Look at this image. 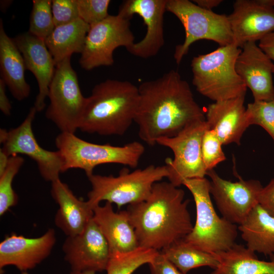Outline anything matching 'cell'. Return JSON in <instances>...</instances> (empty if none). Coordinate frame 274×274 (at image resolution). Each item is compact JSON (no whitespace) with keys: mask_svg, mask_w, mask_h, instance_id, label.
<instances>
[{"mask_svg":"<svg viewBox=\"0 0 274 274\" xmlns=\"http://www.w3.org/2000/svg\"><path fill=\"white\" fill-rule=\"evenodd\" d=\"M138 89L134 122L139 138L149 146L160 138L175 136L191 123L206 120L189 84L177 71L144 82Z\"/></svg>","mask_w":274,"mask_h":274,"instance_id":"obj_1","label":"cell"},{"mask_svg":"<svg viewBox=\"0 0 274 274\" xmlns=\"http://www.w3.org/2000/svg\"><path fill=\"white\" fill-rule=\"evenodd\" d=\"M185 192L168 182L155 183L148 197L127 211L140 247L160 251L183 240L193 228Z\"/></svg>","mask_w":274,"mask_h":274,"instance_id":"obj_2","label":"cell"},{"mask_svg":"<svg viewBox=\"0 0 274 274\" xmlns=\"http://www.w3.org/2000/svg\"><path fill=\"white\" fill-rule=\"evenodd\" d=\"M138 100V87L131 82H101L87 97L79 129L100 135H122L134 122Z\"/></svg>","mask_w":274,"mask_h":274,"instance_id":"obj_3","label":"cell"},{"mask_svg":"<svg viewBox=\"0 0 274 274\" xmlns=\"http://www.w3.org/2000/svg\"><path fill=\"white\" fill-rule=\"evenodd\" d=\"M241 50L232 44L194 57L191 67L196 90L214 101L245 96L247 87L235 67Z\"/></svg>","mask_w":274,"mask_h":274,"instance_id":"obj_4","label":"cell"},{"mask_svg":"<svg viewBox=\"0 0 274 274\" xmlns=\"http://www.w3.org/2000/svg\"><path fill=\"white\" fill-rule=\"evenodd\" d=\"M185 186L191 193L196 207V221L184 241L195 248L215 254L234 244L237 225L217 214L211 198L210 181L206 178L187 179Z\"/></svg>","mask_w":274,"mask_h":274,"instance_id":"obj_5","label":"cell"},{"mask_svg":"<svg viewBox=\"0 0 274 274\" xmlns=\"http://www.w3.org/2000/svg\"><path fill=\"white\" fill-rule=\"evenodd\" d=\"M63 159V172L70 169L84 170L87 177L99 165L116 163L135 168L145 152V147L134 141L122 146L87 142L75 133L60 132L55 140Z\"/></svg>","mask_w":274,"mask_h":274,"instance_id":"obj_6","label":"cell"},{"mask_svg":"<svg viewBox=\"0 0 274 274\" xmlns=\"http://www.w3.org/2000/svg\"><path fill=\"white\" fill-rule=\"evenodd\" d=\"M168 176L166 164H151L132 172L123 169L116 177L93 174L87 177L91 185L87 201L93 209L102 200L117 204L118 209L139 203L148 197L155 183Z\"/></svg>","mask_w":274,"mask_h":274,"instance_id":"obj_7","label":"cell"},{"mask_svg":"<svg viewBox=\"0 0 274 274\" xmlns=\"http://www.w3.org/2000/svg\"><path fill=\"white\" fill-rule=\"evenodd\" d=\"M166 11L177 17L185 32L184 41L175 50L174 57L178 64L197 41H212L220 47L233 44L228 15L203 9L188 0H167Z\"/></svg>","mask_w":274,"mask_h":274,"instance_id":"obj_8","label":"cell"},{"mask_svg":"<svg viewBox=\"0 0 274 274\" xmlns=\"http://www.w3.org/2000/svg\"><path fill=\"white\" fill-rule=\"evenodd\" d=\"M49 104L45 116L61 132L75 133L79 129L87 97L82 93L71 57L56 65L49 88Z\"/></svg>","mask_w":274,"mask_h":274,"instance_id":"obj_9","label":"cell"},{"mask_svg":"<svg viewBox=\"0 0 274 274\" xmlns=\"http://www.w3.org/2000/svg\"><path fill=\"white\" fill-rule=\"evenodd\" d=\"M209 128L206 120L194 121L187 125L177 135L159 139L156 144L170 149L174 159L165 160L170 183L176 187L183 185L187 179L204 178L201 150L202 136Z\"/></svg>","mask_w":274,"mask_h":274,"instance_id":"obj_10","label":"cell"},{"mask_svg":"<svg viewBox=\"0 0 274 274\" xmlns=\"http://www.w3.org/2000/svg\"><path fill=\"white\" fill-rule=\"evenodd\" d=\"M130 19L118 13L90 25L79 59L81 67L90 71L113 65L115 50L120 47L127 49L134 43Z\"/></svg>","mask_w":274,"mask_h":274,"instance_id":"obj_11","label":"cell"},{"mask_svg":"<svg viewBox=\"0 0 274 274\" xmlns=\"http://www.w3.org/2000/svg\"><path fill=\"white\" fill-rule=\"evenodd\" d=\"M37 112L31 107L23 121L17 127L7 131L0 130L2 151L9 156L18 154L27 156L35 161L42 177L51 183L59 179L63 173V159L60 152L49 151L38 143L32 125Z\"/></svg>","mask_w":274,"mask_h":274,"instance_id":"obj_12","label":"cell"},{"mask_svg":"<svg viewBox=\"0 0 274 274\" xmlns=\"http://www.w3.org/2000/svg\"><path fill=\"white\" fill-rule=\"evenodd\" d=\"M211 179L210 191L224 218L234 224H241L258 203L263 186L255 180L231 182L220 177L214 169L207 173Z\"/></svg>","mask_w":274,"mask_h":274,"instance_id":"obj_13","label":"cell"},{"mask_svg":"<svg viewBox=\"0 0 274 274\" xmlns=\"http://www.w3.org/2000/svg\"><path fill=\"white\" fill-rule=\"evenodd\" d=\"M62 250L73 271H102L111 256L108 243L93 218L81 233L67 237Z\"/></svg>","mask_w":274,"mask_h":274,"instance_id":"obj_14","label":"cell"},{"mask_svg":"<svg viewBox=\"0 0 274 274\" xmlns=\"http://www.w3.org/2000/svg\"><path fill=\"white\" fill-rule=\"evenodd\" d=\"M167 0H127L120 5L118 13L131 18L136 14L147 26L144 38L126 50L142 58L156 55L164 44L163 17Z\"/></svg>","mask_w":274,"mask_h":274,"instance_id":"obj_15","label":"cell"},{"mask_svg":"<svg viewBox=\"0 0 274 274\" xmlns=\"http://www.w3.org/2000/svg\"><path fill=\"white\" fill-rule=\"evenodd\" d=\"M228 15L233 38L238 48L246 43L260 41L274 31V8L265 7L258 0H236Z\"/></svg>","mask_w":274,"mask_h":274,"instance_id":"obj_16","label":"cell"},{"mask_svg":"<svg viewBox=\"0 0 274 274\" xmlns=\"http://www.w3.org/2000/svg\"><path fill=\"white\" fill-rule=\"evenodd\" d=\"M241 49L235 70L251 91L254 101L274 99L272 60L255 42L247 43Z\"/></svg>","mask_w":274,"mask_h":274,"instance_id":"obj_17","label":"cell"},{"mask_svg":"<svg viewBox=\"0 0 274 274\" xmlns=\"http://www.w3.org/2000/svg\"><path fill=\"white\" fill-rule=\"evenodd\" d=\"M56 241L55 231L49 229L39 237L28 238L14 233L0 243V269L14 265L21 271L35 268L51 253Z\"/></svg>","mask_w":274,"mask_h":274,"instance_id":"obj_18","label":"cell"},{"mask_svg":"<svg viewBox=\"0 0 274 274\" xmlns=\"http://www.w3.org/2000/svg\"><path fill=\"white\" fill-rule=\"evenodd\" d=\"M13 40L23 56L26 69L37 80L39 92L34 107L37 112H41L46 106L45 100L54 74L55 63L45 40L28 31L17 35Z\"/></svg>","mask_w":274,"mask_h":274,"instance_id":"obj_19","label":"cell"},{"mask_svg":"<svg viewBox=\"0 0 274 274\" xmlns=\"http://www.w3.org/2000/svg\"><path fill=\"white\" fill-rule=\"evenodd\" d=\"M245 96L215 101L205 112L209 129L213 130L223 145H241V139L249 127L244 106Z\"/></svg>","mask_w":274,"mask_h":274,"instance_id":"obj_20","label":"cell"},{"mask_svg":"<svg viewBox=\"0 0 274 274\" xmlns=\"http://www.w3.org/2000/svg\"><path fill=\"white\" fill-rule=\"evenodd\" d=\"M93 210V219L105 237L111 254L131 252L140 247L127 210L116 213L109 202Z\"/></svg>","mask_w":274,"mask_h":274,"instance_id":"obj_21","label":"cell"},{"mask_svg":"<svg viewBox=\"0 0 274 274\" xmlns=\"http://www.w3.org/2000/svg\"><path fill=\"white\" fill-rule=\"evenodd\" d=\"M51 194L58 204L54 221L67 236L81 233L93 217V210L87 201L78 199L60 179L51 183Z\"/></svg>","mask_w":274,"mask_h":274,"instance_id":"obj_22","label":"cell"},{"mask_svg":"<svg viewBox=\"0 0 274 274\" xmlns=\"http://www.w3.org/2000/svg\"><path fill=\"white\" fill-rule=\"evenodd\" d=\"M0 69L1 78L12 96L17 100L27 98L30 85L25 78L26 69L23 56L14 43L6 32L0 19Z\"/></svg>","mask_w":274,"mask_h":274,"instance_id":"obj_23","label":"cell"},{"mask_svg":"<svg viewBox=\"0 0 274 274\" xmlns=\"http://www.w3.org/2000/svg\"><path fill=\"white\" fill-rule=\"evenodd\" d=\"M214 255L218 264L211 274H274V254L269 256V261L261 260L255 252L235 243Z\"/></svg>","mask_w":274,"mask_h":274,"instance_id":"obj_24","label":"cell"},{"mask_svg":"<svg viewBox=\"0 0 274 274\" xmlns=\"http://www.w3.org/2000/svg\"><path fill=\"white\" fill-rule=\"evenodd\" d=\"M247 247L269 256L274 254V217L259 204L238 227Z\"/></svg>","mask_w":274,"mask_h":274,"instance_id":"obj_25","label":"cell"},{"mask_svg":"<svg viewBox=\"0 0 274 274\" xmlns=\"http://www.w3.org/2000/svg\"><path fill=\"white\" fill-rule=\"evenodd\" d=\"M90 25L81 18L55 27L45 39L55 64L75 53H82Z\"/></svg>","mask_w":274,"mask_h":274,"instance_id":"obj_26","label":"cell"},{"mask_svg":"<svg viewBox=\"0 0 274 274\" xmlns=\"http://www.w3.org/2000/svg\"><path fill=\"white\" fill-rule=\"evenodd\" d=\"M184 274L201 266L214 269L218 261L214 254L195 248L184 239L160 251Z\"/></svg>","mask_w":274,"mask_h":274,"instance_id":"obj_27","label":"cell"},{"mask_svg":"<svg viewBox=\"0 0 274 274\" xmlns=\"http://www.w3.org/2000/svg\"><path fill=\"white\" fill-rule=\"evenodd\" d=\"M158 252L139 247L131 252L111 254L106 269L107 274H132L142 265L150 263Z\"/></svg>","mask_w":274,"mask_h":274,"instance_id":"obj_28","label":"cell"},{"mask_svg":"<svg viewBox=\"0 0 274 274\" xmlns=\"http://www.w3.org/2000/svg\"><path fill=\"white\" fill-rule=\"evenodd\" d=\"M24 162V158L18 155L11 156L7 166L0 175L1 216L18 202V196L12 188V182Z\"/></svg>","mask_w":274,"mask_h":274,"instance_id":"obj_29","label":"cell"},{"mask_svg":"<svg viewBox=\"0 0 274 274\" xmlns=\"http://www.w3.org/2000/svg\"><path fill=\"white\" fill-rule=\"evenodd\" d=\"M52 1L33 0L28 32L42 40L53 31L55 26L51 9Z\"/></svg>","mask_w":274,"mask_h":274,"instance_id":"obj_30","label":"cell"},{"mask_svg":"<svg viewBox=\"0 0 274 274\" xmlns=\"http://www.w3.org/2000/svg\"><path fill=\"white\" fill-rule=\"evenodd\" d=\"M246 115L249 126H260L274 142V99L249 103L246 108Z\"/></svg>","mask_w":274,"mask_h":274,"instance_id":"obj_31","label":"cell"},{"mask_svg":"<svg viewBox=\"0 0 274 274\" xmlns=\"http://www.w3.org/2000/svg\"><path fill=\"white\" fill-rule=\"evenodd\" d=\"M222 146L220 140L213 130L208 128L205 131L202 138L201 150L207 172L214 169L219 163L226 159Z\"/></svg>","mask_w":274,"mask_h":274,"instance_id":"obj_32","label":"cell"},{"mask_svg":"<svg viewBox=\"0 0 274 274\" xmlns=\"http://www.w3.org/2000/svg\"><path fill=\"white\" fill-rule=\"evenodd\" d=\"M110 0H77L79 18L90 26L106 18L108 14Z\"/></svg>","mask_w":274,"mask_h":274,"instance_id":"obj_33","label":"cell"},{"mask_svg":"<svg viewBox=\"0 0 274 274\" xmlns=\"http://www.w3.org/2000/svg\"><path fill=\"white\" fill-rule=\"evenodd\" d=\"M51 9L55 27L79 18L77 0H52Z\"/></svg>","mask_w":274,"mask_h":274,"instance_id":"obj_34","label":"cell"},{"mask_svg":"<svg viewBox=\"0 0 274 274\" xmlns=\"http://www.w3.org/2000/svg\"><path fill=\"white\" fill-rule=\"evenodd\" d=\"M148 264L151 274H184L160 251Z\"/></svg>","mask_w":274,"mask_h":274,"instance_id":"obj_35","label":"cell"},{"mask_svg":"<svg viewBox=\"0 0 274 274\" xmlns=\"http://www.w3.org/2000/svg\"><path fill=\"white\" fill-rule=\"evenodd\" d=\"M258 203L274 217V178L267 185L262 187L259 195Z\"/></svg>","mask_w":274,"mask_h":274,"instance_id":"obj_36","label":"cell"},{"mask_svg":"<svg viewBox=\"0 0 274 274\" xmlns=\"http://www.w3.org/2000/svg\"><path fill=\"white\" fill-rule=\"evenodd\" d=\"M258 46L274 61V31L261 39Z\"/></svg>","mask_w":274,"mask_h":274,"instance_id":"obj_37","label":"cell"},{"mask_svg":"<svg viewBox=\"0 0 274 274\" xmlns=\"http://www.w3.org/2000/svg\"><path fill=\"white\" fill-rule=\"evenodd\" d=\"M6 84L4 81L0 79V110L6 116H10L11 113L12 106L6 92Z\"/></svg>","mask_w":274,"mask_h":274,"instance_id":"obj_38","label":"cell"},{"mask_svg":"<svg viewBox=\"0 0 274 274\" xmlns=\"http://www.w3.org/2000/svg\"><path fill=\"white\" fill-rule=\"evenodd\" d=\"M193 2L200 7L212 11V9L217 7L221 3L222 0H194Z\"/></svg>","mask_w":274,"mask_h":274,"instance_id":"obj_39","label":"cell"},{"mask_svg":"<svg viewBox=\"0 0 274 274\" xmlns=\"http://www.w3.org/2000/svg\"><path fill=\"white\" fill-rule=\"evenodd\" d=\"M10 156L0 150V175L5 170L7 166Z\"/></svg>","mask_w":274,"mask_h":274,"instance_id":"obj_40","label":"cell"},{"mask_svg":"<svg viewBox=\"0 0 274 274\" xmlns=\"http://www.w3.org/2000/svg\"><path fill=\"white\" fill-rule=\"evenodd\" d=\"M12 1H1V9L2 11H4L10 6Z\"/></svg>","mask_w":274,"mask_h":274,"instance_id":"obj_41","label":"cell"},{"mask_svg":"<svg viewBox=\"0 0 274 274\" xmlns=\"http://www.w3.org/2000/svg\"><path fill=\"white\" fill-rule=\"evenodd\" d=\"M95 271L92 270H87L84 271H72L70 274H95Z\"/></svg>","mask_w":274,"mask_h":274,"instance_id":"obj_42","label":"cell"},{"mask_svg":"<svg viewBox=\"0 0 274 274\" xmlns=\"http://www.w3.org/2000/svg\"><path fill=\"white\" fill-rule=\"evenodd\" d=\"M21 274H28L26 271H21Z\"/></svg>","mask_w":274,"mask_h":274,"instance_id":"obj_43","label":"cell"},{"mask_svg":"<svg viewBox=\"0 0 274 274\" xmlns=\"http://www.w3.org/2000/svg\"><path fill=\"white\" fill-rule=\"evenodd\" d=\"M272 72H273V73H274V61H273V68H272Z\"/></svg>","mask_w":274,"mask_h":274,"instance_id":"obj_44","label":"cell"}]
</instances>
